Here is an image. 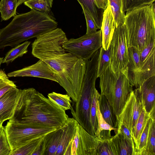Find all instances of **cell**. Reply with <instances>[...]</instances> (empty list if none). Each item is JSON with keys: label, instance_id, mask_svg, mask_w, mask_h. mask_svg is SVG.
<instances>
[{"label": "cell", "instance_id": "6da1fadb", "mask_svg": "<svg viewBox=\"0 0 155 155\" xmlns=\"http://www.w3.org/2000/svg\"><path fill=\"white\" fill-rule=\"evenodd\" d=\"M68 39L62 29L57 28L36 38L32 44L31 53L53 70L58 83L75 102L79 97L86 62L64 48Z\"/></svg>", "mask_w": 155, "mask_h": 155}, {"label": "cell", "instance_id": "7a4b0ae2", "mask_svg": "<svg viewBox=\"0 0 155 155\" xmlns=\"http://www.w3.org/2000/svg\"><path fill=\"white\" fill-rule=\"evenodd\" d=\"M68 115L65 111L33 88L19 89L12 118L9 121L26 125L58 129L63 126Z\"/></svg>", "mask_w": 155, "mask_h": 155}, {"label": "cell", "instance_id": "3957f363", "mask_svg": "<svg viewBox=\"0 0 155 155\" xmlns=\"http://www.w3.org/2000/svg\"><path fill=\"white\" fill-rule=\"evenodd\" d=\"M58 25L48 13L34 9L16 15L7 26L0 30V49L15 47L56 28Z\"/></svg>", "mask_w": 155, "mask_h": 155}, {"label": "cell", "instance_id": "277c9868", "mask_svg": "<svg viewBox=\"0 0 155 155\" xmlns=\"http://www.w3.org/2000/svg\"><path fill=\"white\" fill-rule=\"evenodd\" d=\"M127 48L141 52L155 41V3L127 11L124 23Z\"/></svg>", "mask_w": 155, "mask_h": 155}, {"label": "cell", "instance_id": "5b68a950", "mask_svg": "<svg viewBox=\"0 0 155 155\" xmlns=\"http://www.w3.org/2000/svg\"><path fill=\"white\" fill-rule=\"evenodd\" d=\"M100 51H97L86 61V67L79 97L71 106V112L74 118L88 133L94 136L91 120L90 111L93 97L97 77L98 64Z\"/></svg>", "mask_w": 155, "mask_h": 155}, {"label": "cell", "instance_id": "8992f818", "mask_svg": "<svg viewBox=\"0 0 155 155\" xmlns=\"http://www.w3.org/2000/svg\"><path fill=\"white\" fill-rule=\"evenodd\" d=\"M99 77L100 94L107 99L117 119L133 90L128 76L127 67L120 71L117 77L109 65Z\"/></svg>", "mask_w": 155, "mask_h": 155}, {"label": "cell", "instance_id": "52a82bcc", "mask_svg": "<svg viewBox=\"0 0 155 155\" xmlns=\"http://www.w3.org/2000/svg\"><path fill=\"white\" fill-rule=\"evenodd\" d=\"M4 129L12 151L57 129L26 125L8 120Z\"/></svg>", "mask_w": 155, "mask_h": 155}, {"label": "cell", "instance_id": "ba28073f", "mask_svg": "<svg viewBox=\"0 0 155 155\" xmlns=\"http://www.w3.org/2000/svg\"><path fill=\"white\" fill-rule=\"evenodd\" d=\"M102 46L101 29L77 38L68 39L63 45L66 51L85 61L90 59Z\"/></svg>", "mask_w": 155, "mask_h": 155}, {"label": "cell", "instance_id": "9c48e42d", "mask_svg": "<svg viewBox=\"0 0 155 155\" xmlns=\"http://www.w3.org/2000/svg\"><path fill=\"white\" fill-rule=\"evenodd\" d=\"M128 59L125 29L120 24L115 29L110 44V65L117 77L120 71L127 67Z\"/></svg>", "mask_w": 155, "mask_h": 155}, {"label": "cell", "instance_id": "30bf717a", "mask_svg": "<svg viewBox=\"0 0 155 155\" xmlns=\"http://www.w3.org/2000/svg\"><path fill=\"white\" fill-rule=\"evenodd\" d=\"M144 107L139 89L136 88L130 93L122 111L117 118L118 127L121 124L125 125L130 130L133 138L136 125Z\"/></svg>", "mask_w": 155, "mask_h": 155}, {"label": "cell", "instance_id": "8fae6325", "mask_svg": "<svg viewBox=\"0 0 155 155\" xmlns=\"http://www.w3.org/2000/svg\"><path fill=\"white\" fill-rule=\"evenodd\" d=\"M99 141L78 123L74 139L64 155H95Z\"/></svg>", "mask_w": 155, "mask_h": 155}, {"label": "cell", "instance_id": "7c38bea8", "mask_svg": "<svg viewBox=\"0 0 155 155\" xmlns=\"http://www.w3.org/2000/svg\"><path fill=\"white\" fill-rule=\"evenodd\" d=\"M7 75L8 77H37L58 83V78L53 70L46 63L40 59L33 64L9 73Z\"/></svg>", "mask_w": 155, "mask_h": 155}, {"label": "cell", "instance_id": "4fadbf2b", "mask_svg": "<svg viewBox=\"0 0 155 155\" xmlns=\"http://www.w3.org/2000/svg\"><path fill=\"white\" fill-rule=\"evenodd\" d=\"M155 75V50L153 51L135 70L128 73L129 81L133 86L139 87L146 80Z\"/></svg>", "mask_w": 155, "mask_h": 155}, {"label": "cell", "instance_id": "5bb4252c", "mask_svg": "<svg viewBox=\"0 0 155 155\" xmlns=\"http://www.w3.org/2000/svg\"><path fill=\"white\" fill-rule=\"evenodd\" d=\"M17 87L12 89L0 98V122L12 117L19 94Z\"/></svg>", "mask_w": 155, "mask_h": 155}, {"label": "cell", "instance_id": "9a60e30c", "mask_svg": "<svg viewBox=\"0 0 155 155\" xmlns=\"http://www.w3.org/2000/svg\"><path fill=\"white\" fill-rule=\"evenodd\" d=\"M116 28L111 8L108 4L104 11L101 29L102 33V47L105 50H107L110 45Z\"/></svg>", "mask_w": 155, "mask_h": 155}, {"label": "cell", "instance_id": "2e32d148", "mask_svg": "<svg viewBox=\"0 0 155 155\" xmlns=\"http://www.w3.org/2000/svg\"><path fill=\"white\" fill-rule=\"evenodd\" d=\"M78 123L73 117H68L62 127L61 139L55 155H64L75 135Z\"/></svg>", "mask_w": 155, "mask_h": 155}, {"label": "cell", "instance_id": "e0dca14e", "mask_svg": "<svg viewBox=\"0 0 155 155\" xmlns=\"http://www.w3.org/2000/svg\"><path fill=\"white\" fill-rule=\"evenodd\" d=\"M139 88L144 108L148 113L155 106V75L145 81Z\"/></svg>", "mask_w": 155, "mask_h": 155}, {"label": "cell", "instance_id": "ac0fdd59", "mask_svg": "<svg viewBox=\"0 0 155 155\" xmlns=\"http://www.w3.org/2000/svg\"><path fill=\"white\" fill-rule=\"evenodd\" d=\"M111 139L117 155H136L134 141L128 139L121 132H117Z\"/></svg>", "mask_w": 155, "mask_h": 155}, {"label": "cell", "instance_id": "d6986e66", "mask_svg": "<svg viewBox=\"0 0 155 155\" xmlns=\"http://www.w3.org/2000/svg\"><path fill=\"white\" fill-rule=\"evenodd\" d=\"M62 127L48 133L44 136L43 155H55L61 138Z\"/></svg>", "mask_w": 155, "mask_h": 155}, {"label": "cell", "instance_id": "ffe728a7", "mask_svg": "<svg viewBox=\"0 0 155 155\" xmlns=\"http://www.w3.org/2000/svg\"><path fill=\"white\" fill-rule=\"evenodd\" d=\"M98 100L100 110L104 120L112 127L117 128V117L107 99L104 95L100 94Z\"/></svg>", "mask_w": 155, "mask_h": 155}, {"label": "cell", "instance_id": "44dd1931", "mask_svg": "<svg viewBox=\"0 0 155 155\" xmlns=\"http://www.w3.org/2000/svg\"><path fill=\"white\" fill-rule=\"evenodd\" d=\"M82 8L90 14L98 29H101L103 15L104 10L99 8L94 0H77Z\"/></svg>", "mask_w": 155, "mask_h": 155}, {"label": "cell", "instance_id": "7402d4cb", "mask_svg": "<svg viewBox=\"0 0 155 155\" xmlns=\"http://www.w3.org/2000/svg\"><path fill=\"white\" fill-rule=\"evenodd\" d=\"M17 0H1L0 12L2 21H6L16 15Z\"/></svg>", "mask_w": 155, "mask_h": 155}, {"label": "cell", "instance_id": "603a6c76", "mask_svg": "<svg viewBox=\"0 0 155 155\" xmlns=\"http://www.w3.org/2000/svg\"><path fill=\"white\" fill-rule=\"evenodd\" d=\"M30 43L31 42L26 41L14 47L7 53L3 60L2 63L8 64L17 58L22 56L28 52V48Z\"/></svg>", "mask_w": 155, "mask_h": 155}, {"label": "cell", "instance_id": "cb8c5ba5", "mask_svg": "<svg viewBox=\"0 0 155 155\" xmlns=\"http://www.w3.org/2000/svg\"><path fill=\"white\" fill-rule=\"evenodd\" d=\"M150 118L144 107L136 125L133 140L135 145L136 155L140 135L143 130L146 122Z\"/></svg>", "mask_w": 155, "mask_h": 155}, {"label": "cell", "instance_id": "d4e9b609", "mask_svg": "<svg viewBox=\"0 0 155 155\" xmlns=\"http://www.w3.org/2000/svg\"><path fill=\"white\" fill-rule=\"evenodd\" d=\"M108 2L117 28L124 21L125 15L122 10V0H108Z\"/></svg>", "mask_w": 155, "mask_h": 155}, {"label": "cell", "instance_id": "484cf974", "mask_svg": "<svg viewBox=\"0 0 155 155\" xmlns=\"http://www.w3.org/2000/svg\"><path fill=\"white\" fill-rule=\"evenodd\" d=\"M111 138L105 140H99L95 155H117Z\"/></svg>", "mask_w": 155, "mask_h": 155}, {"label": "cell", "instance_id": "4316f807", "mask_svg": "<svg viewBox=\"0 0 155 155\" xmlns=\"http://www.w3.org/2000/svg\"><path fill=\"white\" fill-rule=\"evenodd\" d=\"M48 97L66 111L71 107V97L68 94H64L54 92L48 94Z\"/></svg>", "mask_w": 155, "mask_h": 155}, {"label": "cell", "instance_id": "83f0119b", "mask_svg": "<svg viewBox=\"0 0 155 155\" xmlns=\"http://www.w3.org/2000/svg\"><path fill=\"white\" fill-rule=\"evenodd\" d=\"M53 0H28L24 2L31 9L48 13L52 7Z\"/></svg>", "mask_w": 155, "mask_h": 155}, {"label": "cell", "instance_id": "f1b7e54d", "mask_svg": "<svg viewBox=\"0 0 155 155\" xmlns=\"http://www.w3.org/2000/svg\"><path fill=\"white\" fill-rule=\"evenodd\" d=\"M110 45L107 50L102 47L99 56L98 64L97 77L104 72L110 64Z\"/></svg>", "mask_w": 155, "mask_h": 155}, {"label": "cell", "instance_id": "f546056e", "mask_svg": "<svg viewBox=\"0 0 155 155\" xmlns=\"http://www.w3.org/2000/svg\"><path fill=\"white\" fill-rule=\"evenodd\" d=\"M44 136L34 140L13 151L11 155H31Z\"/></svg>", "mask_w": 155, "mask_h": 155}, {"label": "cell", "instance_id": "4dcf8cb0", "mask_svg": "<svg viewBox=\"0 0 155 155\" xmlns=\"http://www.w3.org/2000/svg\"><path fill=\"white\" fill-rule=\"evenodd\" d=\"M152 120L150 125L144 155H155V123Z\"/></svg>", "mask_w": 155, "mask_h": 155}, {"label": "cell", "instance_id": "1f68e13d", "mask_svg": "<svg viewBox=\"0 0 155 155\" xmlns=\"http://www.w3.org/2000/svg\"><path fill=\"white\" fill-rule=\"evenodd\" d=\"M100 94L99 93L97 90L95 88L93 95L90 111L91 122L95 137L97 134L98 128L97 117V101Z\"/></svg>", "mask_w": 155, "mask_h": 155}, {"label": "cell", "instance_id": "d6a6232c", "mask_svg": "<svg viewBox=\"0 0 155 155\" xmlns=\"http://www.w3.org/2000/svg\"><path fill=\"white\" fill-rule=\"evenodd\" d=\"M152 119L149 118L147 120L139 140L136 155H144L149 131Z\"/></svg>", "mask_w": 155, "mask_h": 155}, {"label": "cell", "instance_id": "836d02e7", "mask_svg": "<svg viewBox=\"0 0 155 155\" xmlns=\"http://www.w3.org/2000/svg\"><path fill=\"white\" fill-rule=\"evenodd\" d=\"M155 0H122L123 13L144 5L152 4Z\"/></svg>", "mask_w": 155, "mask_h": 155}, {"label": "cell", "instance_id": "e575fe53", "mask_svg": "<svg viewBox=\"0 0 155 155\" xmlns=\"http://www.w3.org/2000/svg\"><path fill=\"white\" fill-rule=\"evenodd\" d=\"M17 87L14 82L10 80L5 72L0 71V98L9 90Z\"/></svg>", "mask_w": 155, "mask_h": 155}, {"label": "cell", "instance_id": "d590c367", "mask_svg": "<svg viewBox=\"0 0 155 155\" xmlns=\"http://www.w3.org/2000/svg\"><path fill=\"white\" fill-rule=\"evenodd\" d=\"M97 117L98 128L96 137H98L100 133L103 130H114L115 134L117 133V128H114L108 124L104 120L100 111L98 100L97 101Z\"/></svg>", "mask_w": 155, "mask_h": 155}, {"label": "cell", "instance_id": "8d00e7d4", "mask_svg": "<svg viewBox=\"0 0 155 155\" xmlns=\"http://www.w3.org/2000/svg\"><path fill=\"white\" fill-rule=\"evenodd\" d=\"M12 150L4 130L0 134V155H11Z\"/></svg>", "mask_w": 155, "mask_h": 155}, {"label": "cell", "instance_id": "74e56055", "mask_svg": "<svg viewBox=\"0 0 155 155\" xmlns=\"http://www.w3.org/2000/svg\"><path fill=\"white\" fill-rule=\"evenodd\" d=\"M82 8L87 24V31L86 34H90L96 32L98 28L94 20L88 12L84 8Z\"/></svg>", "mask_w": 155, "mask_h": 155}, {"label": "cell", "instance_id": "f35d334b", "mask_svg": "<svg viewBox=\"0 0 155 155\" xmlns=\"http://www.w3.org/2000/svg\"><path fill=\"white\" fill-rule=\"evenodd\" d=\"M121 132L128 139L134 141L133 137L130 130L124 124H121L118 126L117 132Z\"/></svg>", "mask_w": 155, "mask_h": 155}, {"label": "cell", "instance_id": "ab89813d", "mask_svg": "<svg viewBox=\"0 0 155 155\" xmlns=\"http://www.w3.org/2000/svg\"><path fill=\"white\" fill-rule=\"evenodd\" d=\"M43 138L35 149L31 155H43L45 150V145Z\"/></svg>", "mask_w": 155, "mask_h": 155}, {"label": "cell", "instance_id": "60d3db41", "mask_svg": "<svg viewBox=\"0 0 155 155\" xmlns=\"http://www.w3.org/2000/svg\"><path fill=\"white\" fill-rule=\"evenodd\" d=\"M111 131L109 130H103L101 131L99 136L97 137L100 140H103L111 138L112 136L111 135Z\"/></svg>", "mask_w": 155, "mask_h": 155}, {"label": "cell", "instance_id": "b9f144b4", "mask_svg": "<svg viewBox=\"0 0 155 155\" xmlns=\"http://www.w3.org/2000/svg\"><path fill=\"white\" fill-rule=\"evenodd\" d=\"M99 8L105 10L108 5V0H94Z\"/></svg>", "mask_w": 155, "mask_h": 155}, {"label": "cell", "instance_id": "7bdbcfd3", "mask_svg": "<svg viewBox=\"0 0 155 155\" xmlns=\"http://www.w3.org/2000/svg\"><path fill=\"white\" fill-rule=\"evenodd\" d=\"M149 117L152 120H155V106L148 113Z\"/></svg>", "mask_w": 155, "mask_h": 155}, {"label": "cell", "instance_id": "ee69618b", "mask_svg": "<svg viewBox=\"0 0 155 155\" xmlns=\"http://www.w3.org/2000/svg\"><path fill=\"white\" fill-rule=\"evenodd\" d=\"M28 0H17V6H18L19 5L21 4L22 3L27 1Z\"/></svg>", "mask_w": 155, "mask_h": 155}, {"label": "cell", "instance_id": "f6af8a7d", "mask_svg": "<svg viewBox=\"0 0 155 155\" xmlns=\"http://www.w3.org/2000/svg\"><path fill=\"white\" fill-rule=\"evenodd\" d=\"M3 122H0V134L4 129V126H3Z\"/></svg>", "mask_w": 155, "mask_h": 155}, {"label": "cell", "instance_id": "bcb514c9", "mask_svg": "<svg viewBox=\"0 0 155 155\" xmlns=\"http://www.w3.org/2000/svg\"><path fill=\"white\" fill-rule=\"evenodd\" d=\"M3 59V58L0 57V67L1 64L2 63V61Z\"/></svg>", "mask_w": 155, "mask_h": 155}, {"label": "cell", "instance_id": "7dc6e473", "mask_svg": "<svg viewBox=\"0 0 155 155\" xmlns=\"http://www.w3.org/2000/svg\"><path fill=\"white\" fill-rule=\"evenodd\" d=\"M1 29H0V30Z\"/></svg>", "mask_w": 155, "mask_h": 155}]
</instances>
